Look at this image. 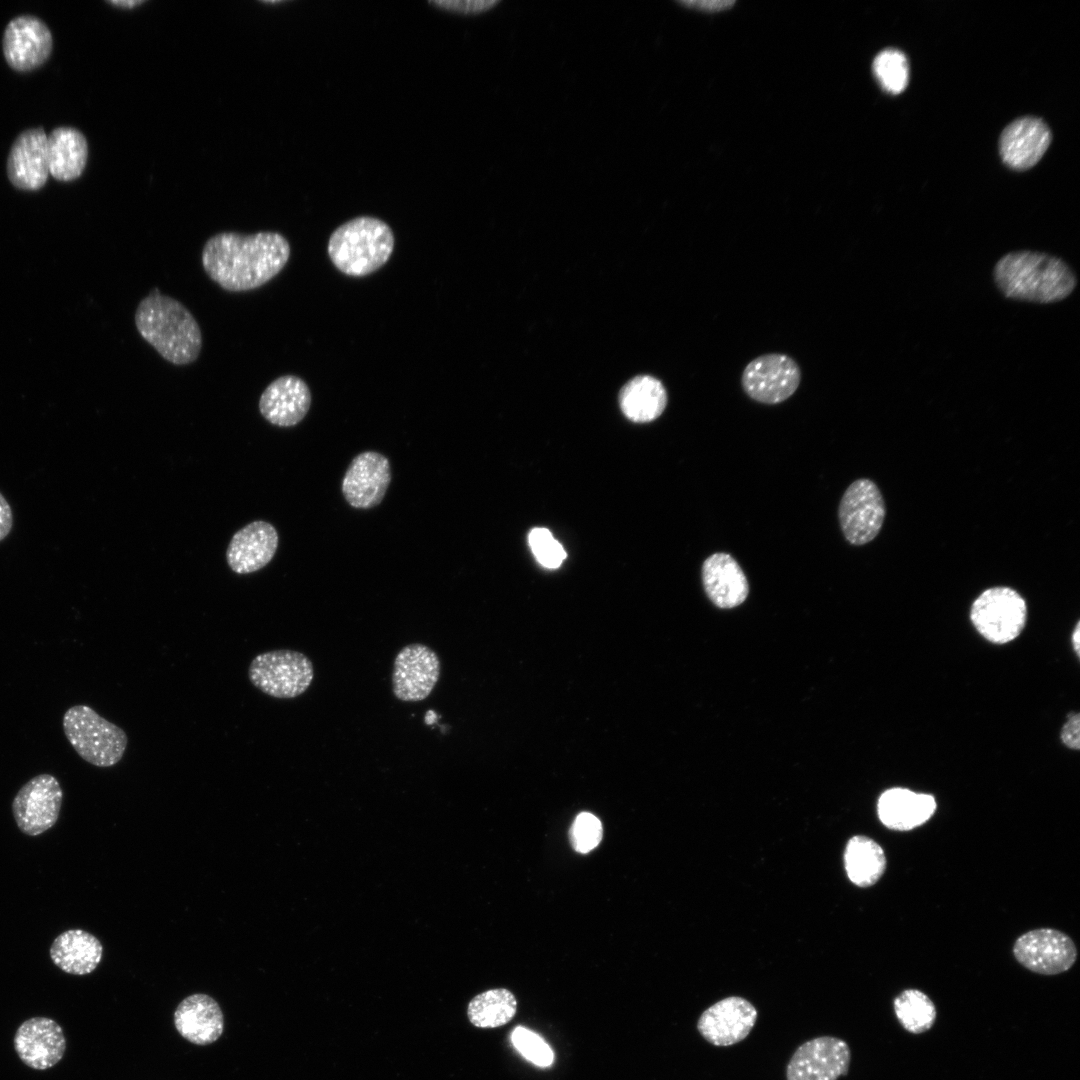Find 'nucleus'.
I'll list each match as a JSON object with an SVG mask.
<instances>
[{"mask_svg": "<svg viewBox=\"0 0 1080 1080\" xmlns=\"http://www.w3.org/2000/svg\"><path fill=\"white\" fill-rule=\"evenodd\" d=\"M290 244L280 233L219 232L205 242L202 267L208 277L228 292L257 289L282 271L290 257Z\"/></svg>", "mask_w": 1080, "mask_h": 1080, "instance_id": "obj_1", "label": "nucleus"}, {"mask_svg": "<svg viewBox=\"0 0 1080 1080\" xmlns=\"http://www.w3.org/2000/svg\"><path fill=\"white\" fill-rule=\"evenodd\" d=\"M993 278L1006 298L1041 304L1067 298L1077 285L1074 271L1064 260L1031 250L1003 255L994 266Z\"/></svg>", "mask_w": 1080, "mask_h": 1080, "instance_id": "obj_2", "label": "nucleus"}, {"mask_svg": "<svg viewBox=\"0 0 1080 1080\" xmlns=\"http://www.w3.org/2000/svg\"><path fill=\"white\" fill-rule=\"evenodd\" d=\"M135 326L140 336L166 361L177 366L194 363L202 349V332L191 311L158 288L138 303Z\"/></svg>", "mask_w": 1080, "mask_h": 1080, "instance_id": "obj_3", "label": "nucleus"}, {"mask_svg": "<svg viewBox=\"0 0 1080 1080\" xmlns=\"http://www.w3.org/2000/svg\"><path fill=\"white\" fill-rule=\"evenodd\" d=\"M394 243L393 231L386 222L372 216H358L332 232L327 252L341 273L364 277L387 263Z\"/></svg>", "mask_w": 1080, "mask_h": 1080, "instance_id": "obj_4", "label": "nucleus"}, {"mask_svg": "<svg viewBox=\"0 0 1080 1080\" xmlns=\"http://www.w3.org/2000/svg\"><path fill=\"white\" fill-rule=\"evenodd\" d=\"M64 734L76 753L97 767H111L123 758L126 732L88 705L71 706L63 715Z\"/></svg>", "mask_w": 1080, "mask_h": 1080, "instance_id": "obj_5", "label": "nucleus"}, {"mask_svg": "<svg viewBox=\"0 0 1080 1080\" xmlns=\"http://www.w3.org/2000/svg\"><path fill=\"white\" fill-rule=\"evenodd\" d=\"M248 678L268 696L293 699L307 691L314 679V668L305 654L277 649L256 655L248 667Z\"/></svg>", "mask_w": 1080, "mask_h": 1080, "instance_id": "obj_6", "label": "nucleus"}, {"mask_svg": "<svg viewBox=\"0 0 1080 1080\" xmlns=\"http://www.w3.org/2000/svg\"><path fill=\"white\" fill-rule=\"evenodd\" d=\"M970 619L976 630L994 644H1005L1022 632L1027 605L1014 589L995 586L983 591L972 603Z\"/></svg>", "mask_w": 1080, "mask_h": 1080, "instance_id": "obj_7", "label": "nucleus"}, {"mask_svg": "<svg viewBox=\"0 0 1080 1080\" xmlns=\"http://www.w3.org/2000/svg\"><path fill=\"white\" fill-rule=\"evenodd\" d=\"M886 506L878 486L870 479L852 482L842 495L838 519L845 539L861 546L874 540L885 520Z\"/></svg>", "mask_w": 1080, "mask_h": 1080, "instance_id": "obj_8", "label": "nucleus"}, {"mask_svg": "<svg viewBox=\"0 0 1080 1080\" xmlns=\"http://www.w3.org/2000/svg\"><path fill=\"white\" fill-rule=\"evenodd\" d=\"M801 382L798 363L783 353H766L752 359L744 368L741 386L752 400L775 405L789 399Z\"/></svg>", "mask_w": 1080, "mask_h": 1080, "instance_id": "obj_9", "label": "nucleus"}, {"mask_svg": "<svg viewBox=\"0 0 1080 1080\" xmlns=\"http://www.w3.org/2000/svg\"><path fill=\"white\" fill-rule=\"evenodd\" d=\"M1013 955L1023 967L1037 974L1056 975L1068 971L1078 956L1074 941L1053 928H1037L1020 935Z\"/></svg>", "mask_w": 1080, "mask_h": 1080, "instance_id": "obj_10", "label": "nucleus"}, {"mask_svg": "<svg viewBox=\"0 0 1080 1080\" xmlns=\"http://www.w3.org/2000/svg\"><path fill=\"white\" fill-rule=\"evenodd\" d=\"M63 792L55 776L39 774L27 781L12 802V813L19 830L38 836L54 826L62 806Z\"/></svg>", "mask_w": 1080, "mask_h": 1080, "instance_id": "obj_11", "label": "nucleus"}, {"mask_svg": "<svg viewBox=\"0 0 1080 1080\" xmlns=\"http://www.w3.org/2000/svg\"><path fill=\"white\" fill-rule=\"evenodd\" d=\"M440 671V659L433 649L421 643L404 646L393 663L394 696L403 702L425 700L435 688Z\"/></svg>", "mask_w": 1080, "mask_h": 1080, "instance_id": "obj_12", "label": "nucleus"}, {"mask_svg": "<svg viewBox=\"0 0 1080 1080\" xmlns=\"http://www.w3.org/2000/svg\"><path fill=\"white\" fill-rule=\"evenodd\" d=\"M851 1051L837 1037L821 1036L800 1045L786 1068L787 1080H837L848 1073Z\"/></svg>", "mask_w": 1080, "mask_h": 1080, "instance_id": "obj_13", "label": "nucleus"}, {"mask_svg": "<svg viewBox=\"0 0 1080 1080\" xmlns=\"http://www.w3.org/2000/svg\"><path fill=\"white\" fill-rule=\"evenodd\" d=\"M53 48L49 27L33 15H20L9 21L2 49L8 65L19 72L34 70L44 64Z\"/></svg>", "mask_w": 1080, "mask_h": 1080, "instance_id": "obj_14", "label": "nucleus"}, {"mask_svg": "<svg viewBox=\"0 0 1080 1080\" xmlns=\"http://www.w3.org/2000/svg\"><path fill=\"white\" fill-rule=\"evenodd\" d=\"M391 468L386 456L365 451L350 462L342 479L341 490L346 502L356 509L378 506L391 482Z\"/></svg>", "mask_w": 1080, "mask_h": 1080, "instance_id": "obj_15", "label": "nucleus"}, {"mask_svg": "<svg viewBox=\"0 0 1080 1080\" xmlns=\"http://www.w3.org/2000/svg\"><path fill=\"white\" fill-rule=\"evenodd\" d=\"M757 1010L748 1000L731 996L708 1007L699 1017L697 1029L715 1046H730L744 1040L757 1020Z\"/></svg>", "mask_w": 1080, "mask_h": 1080, "instance_id": "obj_16", "label": "nucleus"}, {"mask_svg": "<svg viewBox=\"0 0 1080 1080\" xmlns=\"http://www.w3.org/2000/svg\"><path fill=\"white\" fill-rule=\"evenodd\" d=\"M6 170L9 181L18 189L34 191L46 184L50 172L47 134L42 127L29 128L16 137Z\"/></svg>", "mask_w": 1080, "mask_h": 1080, "instance_id": "obj_17", "label": "nucleus"}, {"mask_svg": "<svg viewBox=\"0 0 1080 1080\" xmlns=\"http://www.w3.org/2000/svg\"><path fill=\"white\" fill-rule=\"evenodd\" d=\"M14 1048L21 1061L35 1070L55 1066L64 1056L66 1039L62 1027L47 1017H32L16 1030Z\"/></svg>", "mask_w": 1080, "mask_h": 1080, "instance_id": "obj_18", "label": "nucleus"}, {"mask_svg": "<svg viewBox=\"0 0 1080 1080\" xmlns=\"http://www.w3.org/2000/svg\"><path fill=\"white\" fill-rule=\"evenodd\" d=\"M311 401V391L303 379L295 375H283L264 389L258 408L270 424L293 427L305 418Z\"/></svg>", "mask_w": 1080, "mask_h": 1080, "instance_id": "obj_19", "label": "nucleus"}, {"mask_svg": "<svg viewBox=\"0 0 1080 1080\" xmlns=\"http://www.w3.org/2000/svg\"><path fill=\"white\" fill-rule=\"evenodd\" d=\"M1051 142V131L1036 117H1022L1010 123L999 141L1003 162L1015 170L1033 167L1044 155Z\"/></svg>", "mask_w": 1080, "mask_h": 1080, "instance_id": "obj_20", "label": "nucleus"}, {"mask_svg": "<svg viewBox=\"0 0 1080 1080\" xmlns=\"http://www.w3.org/2000/svg\"><path fill=\"white\" fill-rule=\"evenodd\" d=\"M279 537L275 527L256 520L238 530L226 550L230 569L237 574H249L265 567L274 557Z\"/></svg>", "mask_w": 1080, "mask_h": 1080, "instance_id": "obj_21", "label": "nucleus"}, {"mask_svg": "<svg viewBox=\"0 0 1080 1080\" xmlns=\"http://www.w3.org/2000/svg\"><path fill=\"white\" fill-rule=\"evenodd\" d=\"M701 577L707 597L718 608L739 606L749 594L743 569L728 553L716 552L708 556L702 564Z\"/></svg>", "mask_w": 1080, "mask_h": 1080, "instance_id": "obj_22", "label": "nucleus"}, {"mask_svg": "<svg viewBox=\"0 0 1080 1080\" xmlns=\"http://www.w3.org/2000/svg\"><path fill=\"white\" fill-rule=\"evenodd\" d=\"M174 1024L179 1034L196 1045H209L220 1038L224 1017L214 998L195 993L183 999L174 1012Z\"/></svg>", "mask_w": 1080, "mask_h": 1080, "instance_id": "obj_23", "label": "nucleus"}, {"mask_svg": "<svg viewBox=\"0 0 1080 1080\" xmlns=\"http://www.w3.org/2000/svg\"><path fill=\"white\" fill-rule=\"evenodd\" d=\"M937 807L933 795L895 787L884 791L877 803L882 824L895 831H909L927 822Z\"/></svg>", "mask_w": 1080, "mask_h": 1080, "instance_id": "obj_24", "label": "nucleus"}, {"mask_svg": "<svg viewBox=\"0 0 1080 1080\" xmlns=\"http://www.w3.org/2000/svg\"><path fill=\"white\" fill-rule=\"evenodd\" d=\"M49 954L52 962L72 975H87L99 965L103 946L93 934L82 929H69L52 942Z\"/></svg>", "mask_w": 1080, "mask_h": 1080, "instance_id": "obj_25", "label": "nucleus"}, {"mask_svg": "<svg viewBox=\"0 0 1080 1080\" xmlns=\"http://www.w3.org/2000/svg\"><path fill=\"white\" fill-rule=\"evenodd\" d=\"M50 174L58 181H72L83 173L88 159V143L74 127L61 126L47 136Z\"/></svg>", "mask_w": 1080, "mask_h": 1080, "instance_id": "obj_26", "label": "nucleus"}, {"mask_svg": "<svg viewBox=\"0 0 1080 1080\" xmlns=\"http://www.w3.org/2000/svg\"><path fill=\"white\" fill-rule=\"evenodd\" d=\"M667 402L668 395L663 383L650 375L632 378L619 393L623 414L634 422L654 421L664 412Z\"/></svg>", "mask_w": 1080, "mask_h": 1080, "instance_id": "obj_27", "label": "nucleus"}, {"mask_svg": "<svg viewBox=\"0 0 1080 1080\" xmlns=\"http://www.w3.org/2000/svg\"><path fill=\"white\" fill-rule=\"evenodd\" d=\"M843 858L849 880L861 888L877 883L887 867L883 848L865 835H855L848 840Z\"/></svg>", "mask_w": 1080, "mask_h": 1080, "instance_id": "obj_28", "label": "nucleus"}, {"mask_svg": "<svg viewBox=\"0 0 1080 1080\" xmlns=\"http://www.w3.org/2000/svg\"><path fill=\"white\" fill-rule=\"evenodd\" d=\"M517 1001L512 992L504 988L484 991L468 1004L469 1021L479 1028H496L507 1024L515 1016Z\"/></svg>", "mask_w": 1080, "mask_h": 1080, "instance_id": "obj_29", "label": "nucleus"}, {"mask_svg": "<svg viewBox=\"0 0 1080 1080\" xmlns=\"http://www.w3.org/2000/svg\"><path fill=\"white\" fill-rule=\"evenodd\" d=\"M895 1016L901 1026L912 1034L932 1028L937 1010L931 998L919 989H905L893 1000Z\"/></svg>", "mask_w": 1080, "mask_h": 1080, "instance_id": "obj_30", "label": "nucleus"}, {"mask_svg": "<svg viewBox=\"0 0 1080 1080\" xmlns=\"http://www.w3.org/2000/svg\"><path fill=\"white\" fill-rule=\"evenodd\" d=\"M873 71L881 86L891 94L901 93L908 84V61L898 49L881 51L874 59Z\"/></svg>", "mask_w": 1080, "mask_h": 1080, "instance_id": "obj_31", "label": "nucleus"}, {"mask_svg": "<svg viewBox=\"0 0 1080 1080\" xmlns=\"http://www.w3.org/2000/svg\"><path fill=\"white\" fill-rule=\"evenodd\" d=\"M511 1042L527 1060L539 1067H548L554 1061L550 1046L538 1034L523 1026L514 1028Z\"/></svg>", "mask_w": 1080, "mask_h": 1080, "instance_id": "obj_32", "label": "nucleus"}, {"mask_svg": "<svg viewBox=\"0 0 1080 1080\" xmlns=\"http://www.w3.org/2000/svg\"><path fill=\"white\" fill-rule=\"evenodd\" d=\"M528 544L536 560L548 569L558 568L566 558L563 546L547 528H533L528 534Z\"/></svg>", "mask_w": 1080, "mask_h": 1080, "instance_id": "obj_33", "label": "nucleus"}, {"mask_svg": "<svg viewBox=\"0 0 1080 1080\" xmlns=\"http://www.w3.org/2000/svg\"><path fill=\"white\" fill-rule=\"evenodd\" d=\"M602 835L601 821L588 812L577 815L569 830L570 843L579 853H588L596 848L602 840Z\"/></svg>", "mask_w": 1080, "mask_h": 1080, "instance_id": "obj_34", "label": "nucleus"}, {"mask_svg": "<svg viewBox=\"0 0 1080 1080\" xmlns=\"http://www.w3.org/2000/svg\"><path fill=\"white\" fill-rule=\"evenodd\" d=\"M429 3L436 5V6L440 7L441 9H445V10H449V11H453V12L465 13V14H471V13L475 14V13H480V12L487 11L488 9H490L491 7H493L494 5L499 3V1H495V0L440 1V0H437V1H429Z\"/></svg>", "mask_w": 1080, "mask_h": 1080, "instance_id": "obj_35", "label": "nucleus"}, {"mask_svg": "<svg viewBox=\"0 0 1080 1080\" xmlns=\"http://www.w3.org/2000/svg\"><path fill=\"white\" fill-rule=\"evenodd\" d=\"M1062 742L1069 748L1078 750L1080 746V716L1073 713L1068 716L1063 725L1061 734Z\"/></svg>", "mask_w": 1080, "mask_h": 1080, "instance_id": "obj_36", "label": "nucleus"}, {"mask_svg": "<svg viewBox=\"0 0 1080 1080\" xmlns=\"http://www.w3.org/2000/svg\"><path fill=\"white\" fill-rule=\"evenodd\" d=\"M12 527H13L12 509H11L8 501L6 500V498L0 492V542L2 540H4L9 535V533L12 530Z\"/></svg>", "mask_w": 1080, "mask_h": 1080, "instance_id": "obj_37", "label": "nucleus"}, {"mask_svg": "<svg viewBox=\"0 0 1080 1080\" xmlns=\"http://www.w3.org/2000/svg\"><path fill=\"white\" fill-rule=\"evenodd\" d=\"M683 3L688 5V6H696V8H702V9H705V10H707V9L708 10H720V9L726 8L729 5L733 4V2H731V1H704V2L703 1H697V2L693 1V2H683Z\"/></svg>", "mask_w": 1080, "mask_h": 1080, "instance_id": "obj_38", "label": "nucleus"}, {"mask_svg": "<svg viewBox=\"0 0 1080 1080\" xmlns=\"http://www.w3.org/2000/svg\"><path fill=\"white\" fill-rule=\"evenodd\" d=\"M1079 626L1080 625H1079V622H1078L1076 624L1074 632L1072 634V643H1073V646H1074V650H1075V652H1076V654L1078 656L1080 654L1079 653V649H1080V644H1079V642H1080V629H1079Z\"/></svg>", "mask_w": 1080, "mask_h": 1080, "instance_id": "obj_39", "label": "nucleus"}, {"mask_svg": "<svg viewBox=\"0 0 1080 1080\" xmlns=\"http://www.w3.org/2000/svg\"><path fill=\"white\" fill-rule=\"evenodd\" d=\"M111 4L122 6L124 8L142 4L143 1H108Z\"/></svg>", "mask_w": 1080, "mask_h": 1080, "instance_id": "obj_40", "label": "nucleus"}]
</instances>
